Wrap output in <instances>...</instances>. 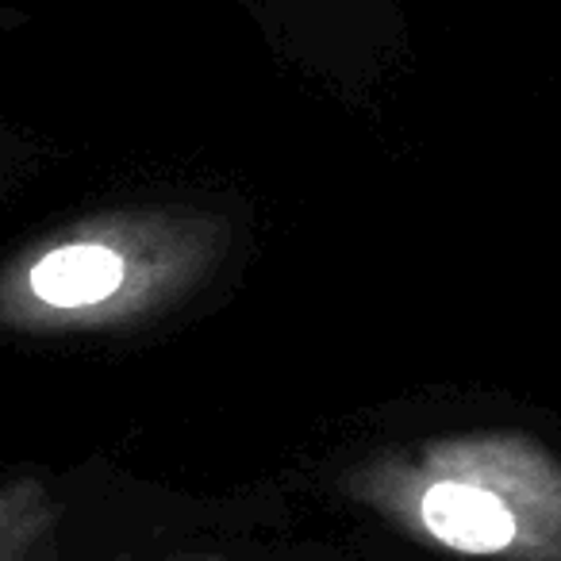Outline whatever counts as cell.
Segmentation results:
<instances>
[{"instance_id": "3", "label": "cell", "mask_w": 561, "mask_h": 561, "mask_svg": "<svg viewBox=\"0 0 561 561\" xmlns=\"http://www.w3.org/2000/svg\"><path fill=\"white\" fill-rule=\"evenodd\" d=\"M55 527V507L39 484L20 481L0 489V561H39Z\"/></svg>"}, {"instance_id": "1", "label": "cell", "mask_w": 561, "mask_h": 561, "mask_svg": "<svg viewBox=\"0 0 561 561\" xmlns=\"http://www.w3.org/2000/svg\"><path fill=\"white\" fill-rule=\"evenodd\" d=\"M397 515L435 546L466 558L561 561V473L538 458L450 454L408 481Z\"/></svg>"}, {"instance_id": "2", "label": "cell", "mask_w": 561, "mask_h": 561, "mask_svg": "<svg viewBox=\"0 0 561 561\" xmlns=\"http://www.w3.org/2000/svg\"><path fill=\"white\" fill-rule=\"evenodd\" d=\"M124 280V257L101 242H70L50 250L32 270V293L50 308L101 305Z\"/></svg>"}]
</instances>
